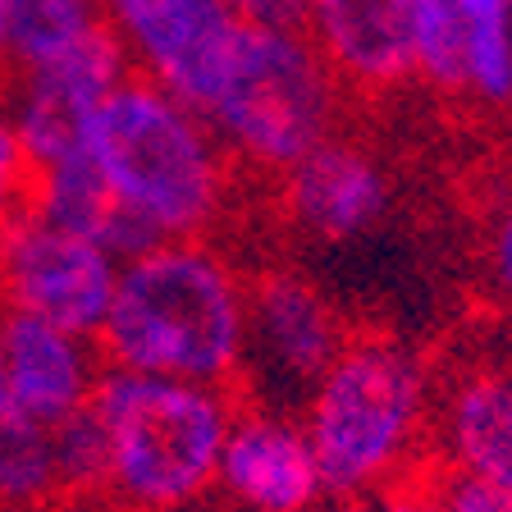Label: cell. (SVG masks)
Masks as SVG:
<instances>
[{"mask_svg": "<svg viewBox=\"0 0 512 512\" xmlns=\"http://www.w3.org/2000/svg\"><path fill=\"white\" fill-rule=\"evenodd\" d=\"M83 156L119 215L124 261L156 243L206 238L234 188V160L211 124L138 74L87 119Z\"/></svg>", "mask_w": 512, "mask_h": 512, "instance_id": "obj_1", "label": "cell"}, {"mask_svg": "<svg viewBox=\"0 0 512 512\" xmlns=\"http://www.w3.org/2000/svg\"><path fill=\"white\" fill-rule=\"evenodd\" d=\"M247 279L206 238L128 256L96 348L110 371L229 384L243 375Z\"/></svg>", "mask_w": 512, "mask_h": 512, "instance_id": "obj_2", "label": "cell"}, {"mask_svg": "<svg viewBox=\"0 0 512 512\" xmlns=\"http://www.w3.org/2000/svg\"><path fill=\"white\" fill-rule=\"evenodd\" d=\"M325 499L362 503L403 485L435 426V380L407 343L362 334L302 403Z\"/></svg>", "mask_w": 512, "mask_h": 512, "instance_id": "obj_3", "label": "cell"}, {"mask_svg": "<svg viewBox=\"0 0 512 512\" xmlns=\"http://www.w3.org/2000/svg\"><path fill=\"white\" fill-rule=\"evenodd\" d=\"M234 394L215 384L110 371L92 398L101 485L124 512H183L215 490Z\"/></svg>", "mask_w": 512, "mask_h": 512, "instance_id": "obj_4", "label": "cell"}, {"mask_svg": "<svg viewBox=\"0 0 512 512\" xmlns=\"http://www.w3.org/2000/svg\"><path fill=\"white\" fill-rule=\"evenodd\" d=\"M202 119L229 160L288 174L311 147L334 138L339 78L302 28L243 23L234 60Z\"/></svg>", "mask_w": 512, "mask_h": 512, "instance_id": "obj_5", "label": "cell"}, {"mask_svg": "<svg viewBox=\"0 0 512 512\" xmlns=\"http://www.w3.org/2000/svg\"><path fill=\"white\" fill-rule=\"evenodd\" d=\"M119 261L96 238L28 206L0 234V311L96 339L119 284Z\"/></svg>", "mask_w": 512, "mask_h": 512, "instance_id": "obj_6", "label": "cell"}, {"mask_svg": "<svg viewBox=\"0 0 512 512\" xmlns=\"http://www.w3.org/2000/svg\"><path fill=\"white\" fill-rule=\"evenodd\" d=\"M348 343L343 316L307 275L266 270L247 279V339L243 380L252 384V403L298 407L316 380L334 366Z\"/></svg>", "mask_w": 512, "mask_h": 512, "instance_id": "obj_7", "label": "cell"}, {"mask_svg": "<svg viewBox=\"0 0 512 512\" xmlns=\"http://www.w3.org/2000/svg\"><path fill=\"white\" fill-rule=\"evenodd\" d=\"M101 14L133 74L206 115L243 32L229 0H101Z\"/></svg>", "mask_w": 512, "mask_h": 512, "instance_id": "obj_8", "label": "cell"}, {"mask_svg": "<svg viewBox=\"0 0 512 512\" xmlns=\"http://www.w3.org/2000/svg\"><path fill=\"white\" fill-rule=\"evenodd\" d=\"M128 74H133V64H128L124 46L115 42L110 28H101L83 46L64 51L60 60L23 69L14 78L10 96H5V115L19 133L32 174L83 147L87 119Z\"/></svg>", "mask_w": 512, "mask_h": 512, "instance_id": "obj_9", "label": "cell"}, {"mask_svg": "<svg viewBox=\"0 0 512 512\" xmlns=\"http://www.w3.org/2000/svg\"><path fill=\"white\" fill-rule=\"evenodd\" d=\"M215 490L238 512H316L325 480L298 416L266 403L234 407Z\"/></svg>", "mask_w": 512, "mask_h": 512, "instance_id": "obj_10", "label": "cell"}, {"mask_svg": "<svg viewBox=\"0 0 512 512\" xmlns=\"http://www.w3.org/2000/svg\"><path fill=\"white\" fill-rule=\"evenodd\" d=\"M106 357L96 339L46 320L5 316V403L37 426L60 430L92 407Z\"/></svg>", "mask_w": 512, "mask_h": 512, "instance_id": "obj_11", "label": "cell"}, {"mask_svg": "<svg viewBox=\"0 0 512 512\" xmlns=\"http://www.w3.org/2000/svg\"><path fill=\"white\" fill-rule=\"evenodd\" d=\"M389 206V174L348 138H325L284 174V211L307 238L348 243Z\"/></svg>", "mask_w": 512, "mask_h": 512, "instance_id": "obj_12", "label": "cell"}, {"mask_svg": "<svg viewBox=\"0 0 512 512\" xmlns=\"http://www.w3.org/2000/svg\"><path fill=\"white\" fill-rule=\"evenodd\" d=\"M435 448L448 476L512 494V366H471L435 403Z\"/></svg>", "mask_w": 512, "mask_h": 512, "instance_id": "obj_13", "label": "cell"}, {"mask_svg": "<svg viewBox=\"0 0 512 512\" xmlns=\"http://www.w3.org/2000/svg\"><path fill=\"white\" fill-rule=\"evenodd\" d=\"M412 0H307V32L339 83L362 92L394 87L412 74L407 42Z\"/></svg>", "mask_w": 512, "mask_h": 512, "instance_id": "obj_14", "label": "cell"}, {"mask_svg": "<svg viewBox=\"0 0 512 512\" xmlns=\"http://www.w3.org/2000/svg\"><path fill=\"white\" fill-rule=\"evenodd\" d=\"M106 28L101 0H10V69H37Z\"/></svg>", "mask_w": 512, "mask_h": 512, "instance_id": "obj_15", "label": "cell"}, {"mask_svg": "<svg viewBox=\"0 0 512 512\" xmlns=\"http://www.w3.org/2000/svg\"><path fill=\"white\" fill-rule=\"evenodd\" d=\"M64 490L55 430L0 403V508H37Z\"/></svg>", "mask_w": 512, "mask_h": 512, "instance_id": "obj_16", "label": "cell"}, {"mask_svg": "<svg viewBox=\"0 0 512 512\" xmlns=\"http://www.w3.org/2000/svg\"><path fill=\"white\" fill-rule=\"evenodd\" d=\"M467 32L471 19L458 10V0H412V74L435 92H467Z\"/></svg>", "mask_w": 512, "mask_h": 512, "instance_id": "obj_17", "label": "cell"}, {"mask_svg": "<svg viewBox=\"0 0 512 512\" xmlns=\"http://www.w3.org/2000/svg\"><path fill=\"white\" fill-rule=\"evenodd\" d=\"M467 92L485 106H512V14L471 19L467 32Z\"/></svg>", "mask_w": 512, "mask_h": 512, "instance_id": "obj_18", "label": "cell"}, {"mask_svg": "<svg viewBox=\"0 0 512 512\" xmlns=\"http://www.w3.org/2000/svg\"><path fill=\"white\" fill-rule=\"evenodd\" d=\"M28 192H32V165L23 156V142L14 133L5 101H0V234L28 211Z\"/></svg>", "mask_w": 512, "mask_h": 512, "instance_id": "obj_19", "label": "cell"}, {"mask_svg": "<svg viewBox=\"0 0 512 512\" xmlns=\"http://www.w3.org/2000/svg\"><path fill=\"white\" fill-rule=\"evenodd\" d=\"M430 490H435L439 512H512V494L490 490V485L467 480V476H448L444 471Z\"/></svg>", "mask_w": 512, "mask_h": 512, "instance_id": "obj_20", "label": "cell"}, {"mask_svg": "<svg viewBox=\"0 0 512 512\" xmlns=\"http://www.w3.org/2000/svg\"><path fill=\"white\" fill-rule=\"evenodd\" d=\"M485 266H490L494 288L503 293V302H512V202L494 215L490 243H485Z\"/></svg>", "mask_w": 512, "mask_h": 512, "instance_id": "obj_21", "label": "cell"}, {"mask_svg": "<svg viewBox=\"0 0 512 512\" xmlns=\"http://www.w3.org/2000/svg\"><path fill=\"white\" fill-rule=\"evenodd\" d=\"M243 23H266V28H302L307 23V0H229Z\"/></svg>", "mask_w": 512, "mask_h": 512, "instance_id": "obj_22", "label": "cell"}, {"mask_svg": "<svg viewBox=\"0 0 512 512\" xmlns=\"http://www.w3.org/2000/svg\"><path fill=\"white\" fill-rule=\"evenodd\" d=\"M375 512H439L435 503V490L430 485H394V490H384L375 499Z\"/></svg>", "mask_w": 512, "mask_h": 512, "instance_id": "obj_23", "label": "cell"}, {"mask_svg": "<svg viewBox=\"0 0 512 512\" xmlns=\"http://www.w3.org/2000/svg\"><path fill=\"white\" fill-rule=\"evenodd\" d=\"M458 10L467 19H503L512 14V0H458Z\"/></svg>", "mask_w": 512, "mask_h": 512, "instance_id": "obj_24", "label": "cell"}, {"mask_svg": "<svg viewBox=\"0 0 512 512\" xmlns=\"http://www.w3.org/2000/svg\"><path fill=\"white\" fill-rule=\"evenodd\" d=\"M0 69H10V0H0Z\"/></svg>", "mask_w": 512, "mask_h": 512, "instance_id": "obj_25", "label": "cell"}, {"mask_svg": "<svg viewBox=\"0 0 512 512\" xmlns=\"http://www.w3.org/2000/svg\"><path fill=\"white\" fill-rule=\"evenodd\" d=\"M0 403H5V311H0Z\"/></svg>", "mask_w": 512, "mask_h": 512, "instance_id": "obj_26", "label": "cell"}, {"mask_svg": "<svg viewBox=\"0 0 512 512\" xmlns=\"http://www.w3.org/2000/svg\"><path fill=\"white\" fill-rule=\"evenodd\" d=\"M0 512H37V508H0Z\"/></svg>", "mask_w": 512, "mask_h": 512, "instance_id": "obj_27", "label": "cell"}]
</instances>
